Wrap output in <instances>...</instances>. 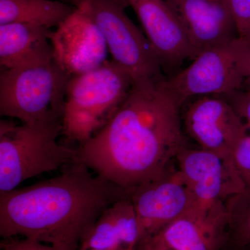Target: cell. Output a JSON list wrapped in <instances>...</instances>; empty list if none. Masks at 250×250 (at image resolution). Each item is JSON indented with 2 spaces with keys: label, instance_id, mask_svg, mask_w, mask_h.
Instances as JSON below:
<instances>
[{
  "label": "cell",
  "instance_id": "24",
  "mask_svg": "<svg viewBox=\"0 0 250 250\" xmlns=\"http://www.w3.org/2000/svg\"><path fill=\"white\" fill-rule=\"evenodd\" d=\"M233 250H250V244L246 245V246Z\"/></svg>",
  "mask_w": 250,
  "mask_h": 250
},
{
  "label": "cell",
  "instance_id": "12",
  "mask_svg": "<svg viewBox=\"0 0 250 250\" xmlns=\"http://www.w3.org/2000/svg\"><path fill=\"white\" fill-rule=\"evenodd\" d=\"M162 68H176L195 51L183 21L166 0H141L130 5Z\"/></svg>",
  "mask_w": 250,
  "mask_h": 250
},
{
  "label": "cell",
  "instance_id": "4",
  "mask_svg": "<svg viewBox=\"0 0 250 250\" xmlns=\"http://www.w3.org/2000/svg\"><path fill=\"white\" fill-rule=\"evenodd\" d=\"M134 81L116 62L72 77L67 85L62 134L80 145L97 134L124 103Z\"/></svg>",
  "mask_w": 250,
  "mask_h": 250
},
{
  "label": "cell",
  "instance_id": "25",
  "mask_svg": "<svg viewBox=\"0 0 250 250\" xmlns=\"http://www.w3.org/2000/svg\"><path fill=\"white\" fill-rule=\"evenodd\" d=\"M67 1H71L72 3H73L74 4H75V6H77V5L80 4L82 0H67Z\"/></svg>",
  "mask_w": 250,
  "mask_h": 250
},
{
  "label": "cell",
  "instance_id": "11",
  "mask_svg": "<svg viewBox=\"0 0 250 250\" xmlns=\"http://www.w3.org/2000/svg\"><path fill=\"white\" fill-rule=\"evenodd\" d=\"M176 161L197 205L225 202L246 187L233 158L187 147L179 153Z\"/></svg>",
  "mask_w": 250,
  "mask_h": 250
},
{
  "label": "cell",
  "instance_id": "21",
  "mask_svg": "<svg viewBox=\"0 0 250 250\" xmlns=\"http://www.w3.org/2000/svg\"><path fill=\"white\" fill-rule=\"evenodd\" d=\"M3 239L1 242V250H59L50 245L25 238L18 239L13 237Z\"/></svg>",
  "mask_w": 250,
  "mask_h": 250
},
{
  "label": "cell",
  "instance_id": "23",
  "mask_svg": "<svg viewBox=\"0 0 250 250\" xmlns=\"http://www.w3.org/2000/svg\"><path fill=\"white\" fill-rule=\"evenodd\" d=\"M246 83H248V88H250V42H249V48H248V57H247Z\"/></svg>",
  "mask_w": 250,
  "mask_h": 250
},
{
  "label": "cell",
  "instance_id": "18",
  "mask_svg": "<svg viewBox=\"0 0 250 250\" xmlns=\"http://www.w3.org/2000/svg\"><path fill=\"white\" fill-rule=\"evenodd\" d=\"M228 225L221 250H233L250 243V184L225 202Z\"/></svg>",
  "mask_w": 250,
  "mask_h": 250
},
{
  "label": "cell",
  "instance_id": "15",
  "mask_svg": "<svg viewBox=\"0 0 250 250\" xmlns=\"http://www.w3.org/2000/svg\"><path fill=\"white\" fill-rule=\"evenodd\" d=\"M142 241L139 218L129 197L104 210L82 240L79 250H138Z\"/></svg>",
  "mask_w": 250,
  "mask_h": 250
},
{
  "label": "cell",
  "instance_id": "9",
  "mask_svg": "<svg viewBox=\"0 0 250 250\" xmlns=\"http://www.w3.org/2000/svg\"><path fill=\"white\" fill-rule=\"evenodd\" d=\"M127 192L139 218L143 241L154 236L197 205L182 172L175 167L160 178Z\"/></svg>",
  "mask_w": 250,
  "mask_h": 250
},
{
  "label": "cell",
  "instance_id": "20",
  "mask_svg": "<svg viewBox=\"0 0 250 250\" xmlns=\"http://www.w3.org/2000/svg\"><path fill=\"white\" fill-rule=\"evenodd\" d=\"M236 24L238 38L250 42V0H227Z\"/></svg>",
  "mask_w": 250,
  "mask_h": 250
},
{
  "label": "cell",
  "instance_id": "6",
  "mask_svg": "<svg viewBox=\"0 0 250 250\" xmlns=\"http://www.w3.org/2000/svg\"><path fill=\"white\" fill-rule=\"evenodd\" d=\"M249 41L240 38L207 49L166 84L181 105L195 96L226 97L241 90L246 82Z\"/></svg>",
  "mask_w": 250,
  "mask_h": 250
},
{
  "label": "cell",
  "instance_id": "3",
  "mask_svg": "<svg viewBox=\"0 0 250 250\" xmlns=\"http://www.w3.org/2000/svg\"><path fill=\"white\" fill-rule=\"evenodd\" d=\"M62 129V118L35 124L0 122V193L81 161L79 149L59 143Z\"/></svg>",
  "mask_w": 250,
  "mask_h": 250
},
{
  "label": "cell",
  "instance_id": "14",
  "mask_svg": "<svg viewBox=\"0 0 250 250\" xmlns=\"http://www.w3.org/2000/svg\"><path fill=\"white\" fill-rule=\"evenodd\" d=\"M187 28L196 57L238 38L227 0H166ZM195 57V58H196Z\"/></svg>",
  "mask_w": 250,
  "mask_h": 250
},
{
  "label": "cell",
  "instance_id": "8",
  "mask_svg": "<svg viewBox=\"0 0 250 250\" xmlns=\"http://www.w3.org/2000/svg\"><path fill=\"white\" fill-rule=\"evenodd\" d=\"M50 34L54 61L70 78L107 62V45L101 31L82 4Z\"/></svg>",
  "mask_w": 250,
  "mask_h": 250
},
{
  "label": "cell",
  "instance_id": "1",
  "mask_svg": "<svg viewBox=\"0 0 250 250\" xmlns=\"http://www.w3.org/2000/svg\"><path fill=\"white\" fill-rule=\"evenodd\" d=\"M181 107L166 77L134 82L109 121L80 145L81 161L126 190L160 178L188 147Z\"/></svg>",
  "mask_w": 250,
  "mask_h": 250
},
{
  "label": "cell",
  "instance_id": "16",
  "mask_svg": "<svg viewBox=\"0 0 250 250\" xmlns=\"http://www.w3.org/2000/svg\"><path fill=\"white\" fill-rule=\"evenodd\" d=\"M51 32L47 28L21 23L0 25V65L3 70L54 61Z\"/></svg>",
  "mask_w": 250,
  "mask_h": 250
},
{
  "label": "cell",
  "instance_id": "17",
  "mask_svg": "<svg viewBox=\"0 0 250 250\" xmlns=\"http://www.w3.org/2000/svg\"><path fill=\"white\" fill-rule=\"evenodd\" d=\"M75 8L55 0H0V25L21 23L50 29L58 27Z\"/></svg>",
  "mask_w": 250,
  "mask_h": 250
},
{
  "label": "cell",
  "instance_id": "5",
  "mask_svg": "<svg viewBox=\"0 0 250 250\" xmlns=\"http://www.w3.org/2000/svg\"><path fill=\"white\" fill-rule=\"evenodd\" d=\"M70 77L52 61L0 74V114L24 124L62 118Z\"/></svg>",
  "mask_w": 250,
  "mask_h": 250
},
{
  "label": "cell",
  "instance_id": "19",
  "mask_svg": "<svg viewBox=\"0 0 250 250\" xmlns=\"http://www.w3.org/2000/svg\"><path fill=\"white\" fill-rule=\"evenodd\" d=\"M228 100L237 113L246 123L247 133L235 149L233 157L237 167L246 186L250 184V88L245 91H237L228 96Z\"/></svg>",
  "mask_w": 250,
  "mask_h": 250
},
{
  "label": "cell",
  "instance_id": "26",
  "mask_svg": "<svg viewBox=\"0 0 250 250\" xmlns=\"http://www.w3.org/2000/svg\"><path fill=\"white\" fill-rule=\"evenodd\" d=\"M127 1L128 4L131 5L133 3L136 2V1H141V0H126Z\"/></svg>",
  "mask_w": 250,
  "mask_h": 250
},
{
  "label": "cell",
  "instance_id": "27",
  "mask_svg": "<svg viewBox=\"0 0 250 250\" xmlns=\"http://www.w3.org/2000/svg\"></svg>",
  "mask_w": 250,
  "mask_h": 250
},
{
  "label": "cell",
  "instance_id": "28",
  "mask_svg": "<svg viewBox=\"0 0 250 250\" xmlns=\"http://www.w3.org/2000/svg\"><path fill=\"white\" fill-rule=\"evenodd\" d=\"M213 1H216V0H213Z\"/></svg>",
  "mask_w": 250,
  "mask_h": 250
},
{
  "label": "cell",
  "instance_id": "10",
  "mask_svg": "<svg viewBox=\"0 0 250 250\" xmlns=\"http://www.w3.org/2000/svg\"><path fill=\"white\" fill-rule=\"evenodd\" d=\"M187 134L201 149L233 158L246 136V123L231 104L220 96H203L188 106L184 116Z\"/></svg>",
  "mask_w": 250,
  "mask_h": 250
},
{
  "label": "cell",
  "instance_id": "7",
  "mask_svg": "<svg viewBox=\"0 0 250 250\" xmlns=\"http://www.w3.org/2000/svg\"><path fill=\"white\" fill-rule=\"evenodd\" d=\"M80 4L101 31L113 62L134 82L164 77L150 42L125 12L126 0H82Z\"/></svg>",
  "mask_w": 250,
  "mask_h": 250
},
{
  "label": "cell",
  "instance_id": "13",
  "mask_svg": "<svg viewBox=\"0 0 250 250\" xmlns=\"http://www.w3.org/2000/svg\"><path fill=\"white\" fill-rule=\"evenodd\" d=\"M227 225L225 202L197 205L154 236L145 240L174 250H221Z\"/></svg>",
  "mask_w": 250,
  "mask_h": 250
},
{
  "label": "cell",
  "instance_id": "22",
  "mask_svg": "<svg viewBox=\"0 0 250 250\" xmlns=\"http://www.w3.org/2000/svg\"><path fill=\"white\" fill-rule=\"evenodd\" d=\"M138 250H174L168 248V247L154 243L149 240H144L139 245Z\"/></svg>",
  "mask_w": 250,
  "mask_h": 250
},
{
  "label": "cell",
  "instance_id": "2",
  "mask_svg": "<svg viewBox=\"0 0 250 250\" xmlns=\"http://www.w3.org/2000/svg\"><path fill=\"white\" fill-rule=\"evenodd\" d=\"M129 197L126 189L77 161L54 178L0 193V236L79 250L104 210Z\"/></svg>",
  "mask_w": 250,
  "mask_h": 250
}]
</instances>
